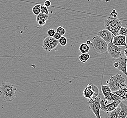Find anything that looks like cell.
<instances>
[{
  "label": "cell",
  "instance_id": "12",
  "mask_svg": "<svg viewBox=\"0 0 127 118\" xmlns=\"http://www.w3.org/2000/svg\"><path fill=\"white\" fill-rule=\"evenodd\" d=\"M114 94L119 96L122 99V100L127 101V85L124 83L120 87V90L114 92Z\"/></svg>",
  "mask_w": 127,
  "mask_h": 118
},
{
  "label": "cell",
  "instance_id": "25",
  "mask_svg": "<svg viewBox=\"0 0 127 118\" xmlns=\"http://www.w3.org/2000/svg\"><path fill=\"white\" fill-rule=\"evenodd\" d=\"M57 32L60 34L62 36H63L66 33V30L62 26H59L57 29Z\"/></svg>",
  "mask_w": 127,
  "mask_h": 118
},
{
  "label": "cell",
  "instance_id": "9",
  "mask_svg": "<svg viewBox=\"0 0 127 118\" xmlns=\"http://www.w3.org/2000/svg\"><path fill=\"white\" fill-rule=\"evenodd\" d=\"M115 61L118 62L119 63V66L117 69L124 74L127 77V58L126 57H121Z\"/></svg>",
  "mask_w": 127,
  "mask_h": 118
},
{
  "label": "cell",
  "instance_id": "19",
  "mask_svg": "<svg viewBox=\"0 0 127 118\" xmlns=\"http://www.w3.org/2000/svg\"><path fill=\"white\" fill-rule=\"evenodd\" d=\"M89 45L87 43H82L79 47V50L82 54L88 53L90 51Z\"/></svg>",
  "mask_w": 127,
  "mask_h": 118
},
{
  "label": "cell",
  "instance_id": "17",
  "mask_svg": "<svg viewBox=\"0 0 127 118\" xmlns=\"http://www.w3.org/2000/svg\"><path fill=\"white\" fill-rule=\"evenodd\" d=\"M104 27L105 28L111 32L114 36H117L119 35V32L116 30V29L114 28L111 25H110L106 20L104 21Z\"/></svg>",
  "mask_w": 127,
  "mask_h": 118
},
{
  "label": "cell",
  "instance_id": "32",
  "mask_svg": "<svg viewBox=\"0 0 127 118\" xmlns=\"http://www.w3.org/2000/svg\"><path fill=\"white\" fill-rule=\"evenodd\" d=\"M87 44H88V45H90V44H92V41H91V40H88V41H87Z\"/></svg>",
  "mask_w": 127,
  "mask_h": 118
},
{
  "label": "cell",
  "instance_id": "13",
  "mask_svg": "<svg viewBox=\"0 0 127 118\" xmlns=\"http://www.w3.org/2000/svg\"><path fill=\"white\" fill-rule=\"evenodd\" d=\"M110 25L116 29L119 32L120 29L122 27V23L121 21L117 18L110 17L105 20Z\"/></svg>",
  "mask_w": 127,
  "mask_h": 118
},
{
  "label": "cell",
  "instance_id": "30",
  "mask_svg": "<svg viewBox=\"0 0 127 118\" xmlns=\"http://www.w3.org/2000/svg\"><path fill=\"white\" fill-rule=\"evenodd\" d=\"M44 5H45L47 7H49L51 5V1L49 0H46L44 3Z\"/></svg>",
  "mask_w": 127,
  "mask_h": 118
},
{
  "label": "cell",
  "instance_id": "34",
  "mask_svg": "<svg viewBox=\"0 0 127 118\" xmlns=\"http://www.w3.org/2000/svg\"><path fill=\"white\" fill-rule=\"evenodd\" d=\"M95 1H99V0H95Z\"/></svg>",
  "mask_w": 127,
  "mask_h": 118
},
{
  "label": "cell",
  "instance_id": "3",
  "mask_svg": "<svg viewBox=\"0 0 127 118\" xmlns=\"http://www.w3.org/2000/svg\"><path fill=\"white\" fill-rule=\"evenodd\" d=\"M125 81L126 80L122 76V74H117L111 76L109 80L106 82L108 84L112 92H114L120 90L121 85L125 83Z\"/></svg>",
  "mask_w": 127,
  "mask_h": 118
},
{
  "label": "cell",
  "instance_id": "4",
  "mask_svg": "<svg viewBox=\"0 0 127 118\" xmlns=\"http://www.w3.org/2000/svg\"><path fill=\"white\" fill-rule=\"evenodd\" d=\"M104 99V96L103 94L99 92V95L96 98L90 100L87 102L89 104V107L96 118H101L99 113V111L101 110L100 101Z\"/></svg>",
  "mask_w": 127,
  "mask_h": 118
},
{
  "label": "cell",
  "instance_id": "21",
  "mask_svg": "<svg viewBox=\"0 0 127 118\" xmlns=\"http://www.w3.org/2000/svg\"><path fill=\"white\" fill-rule=\"evenodd\" d=\"M90 58V55L87 53L82 54L79 56V59L80 61L82 63L87 62Z\"/></svg>",
  "mask_w": 127,
  "mask_h": 118
},
{
  "label": "cell",
  "instance_id": "35",
  "mask_svg": "<svg viewBox=\"0 0 127 118\" xmlns=\"http://www.w3.org/2000/svg\"></svg>",
  "mask_w": 127,
  "mask_h": 118
},
{
  "label": "cell",
  "instance_id": "8",
  "mask_svg": "<svg viewBox=\"0 0 127 118\" xmlns=\"http://www.w3.org/2000/svg\"><path fill=\"white\" fill-rule=\"evenodd\" d=\"M122 100H114V101L108 105H106V103L108 102V100L105 99V98L102 100L100 101V107L101 110L104 111L105 113H108L109 112L112 111L117 108Z\"/></svg>",
  "mask_w": 127,
  "mask_h": 118
},
{
  "label": "cell",
  "instance_id": "24",
  "mask_svg": "<svg viewBox=\"0 0 127 118\" xmlns=\"http://www.w3.org/2000/svg\"><path fill=\"white\" fill-rule=\"evenodd\" d=\"M119 35L122 36H127V29L125 27H122L119 31Z\"/></svg>",
  "mask_w": 127,
  "mask_h": 118
},
{
  "label": "cell",
  "instance_id": "22",
  "mask_svg": "<svg viewBox=\"0 0 127 118\" xmlns=\"http://www.w3.org/2000/svg\"><path fill=\"white\" fill-rule=\"evenodd\" d=\"M41 6L40 4H37L33 6L32 8V12L34 15L37 16L40 14Z\"/></svg>",
  "mask_w": 127,
  "mask_h": 118
},
{
  "label": "cell",
  "instance_id": "5",
  "mask_svg": "<svg viewBox=\"0 0 127 118\" xmlns=\"http://www.w3.org/2000/svg\"><path fill=\"white\" fill-rule=\"evenodd\" d=\"M99 94V90L96 86L89 84L87 87L84 89L82 95L84 98L90 100L96 98Z\"/></svg>",
  "mask_w": 127,
  "mask_h": 118
},
{
  "label": "cell",
  "instance_id": "10",
  "mask_svg": "<svg viewBox=\"0 0 127 118\" xmlns=\"http://www.w3.org/2000/svg\"><path fill=\"white\" fill-rule=\"evenodd\" d=\"M97 36L103 39L108 44L112 41L113 35L109 31L105 29L99 31L97 34Z\"/></svg>",
  "mask_w": 127,
  "mask_h": 118
},
{
  "label": "cell",
  "instance_id": "14",
  "mask_svg": "<svg viewBox=\"0 0 127 118\" xmlns=\"http://www.w3.org/2000/svg\"><path fill=\"white\" fill-rule=\"evenodd\" d=\"M48 14L40 13L39 15L37 16L36 22L38 25L41 26H44L46 21L48 20Z\"/></svg>",
  "mask_w": 127,
  "mask_h": 118
},
{
  "label": "cell",
  "instance_id": "6",
  "mask_svg": "<svg viewBox=\"0 0 127 118\" xmlns=\"http://www.w3.org/2000/svg\"><path fill=\"white\" fill-rule=\"evenodd\" d=\"M108 53L110 57L113 58L117 59L122 57L123 54V51L121 48L119 46H116L111 41L108 44Z\"/></svg>",
  "mask_w": 127,
  "mask_h": 118
},
{
  "label": "cell",
  "instance_id": "1",
  "mask_svg": "<svg viewBox=\"0 0 127 118\" xmlns=\"http://www.w3.org/2000/svg\"><path fill=\"white\" fill-rule=\"evenodd\" d=\"M17 89L10 82H4L0 86V96L3 100L10 102L16 96Z\"/></svg>",
  "mask_w": 127,
  "mask_h": 118
},
{
  "label": "cell",
  "instance_id": "26",
  "mask_svg": "<svg viewBox=\"0 0 127 118\" xmlns=\"http://www.w3.org/2000/svg\"><path fill=\"white\" fill-rule=\"evenodd\" d=\"M41 13L44 14H48L49 11L48 8L44 5H41Z\"/></svg>",
  "mask_w": 127,
  "mask_h": 118
},
{
  "label": "cell",
  "instance_id": "7",
  "mask_svg": "<svg viewBox=\"0 0 127 118\" xmlns=\"http://www.w3.org/2000/svg\"><path fill=\"white\" fill-rule=\"evenodd\" d=\"M59 44V40L54 37L48 36L43 40L42 48L46 52H50L55 49Z\"/></svg>",
  "mask_w": 127,
  "mask_h": 118
},
{
  "label": "cell",
  "instance_id": "33",
  "mask_svg": "<svg viewBox=\"0 0 127 118\" xmlns=\"http://www.w3.org/2000/svg\"><path fill=\"white\" fill-rule=\"evenodd\" d=\"M105 0L106 2H109V1L110 0Z\"/></svg>",
  "mask_w": 127,
  "mask_h": 118
},
{
  "label": "cell",
  "instance_id": "20",
  "mask_svg": "<svg viewBox=\"0 0 127 118\" xmlns=\"http://www.w3.org/2000/svg\"><path fill=\"white\" fill-rule=\"evenodd\" d=\"M105 99L109 101V100H122V99L119 96L114 94V93L111 92L107 96L104 97Z\"/></svg>",
  "mask_w": 127,
  "mask_h": 118
},
{
  "label": "cell",
  "instance_id": "16",
  "mask_svg": "<svg viewBox=\"0 0 127 118\" xmlns=\"http://www.w3.org/2000/svg\"><path fill=\"white\" fill-rule=\"evenodd\" d=\"M121 111V107H118L114 110L107 113L108 118H118L120 112Z\"/></svg>",
  "mask_w": 127,
  "mask_h": 118
},
{
  "label": "cell",
  "instance_id": "23",
  "mask_svg": "<svg viewBox=\"0 0 127 118\" xmlns=\"http://www.w3.org/2000/svg\"><path fill=\"white\" fill-rule=\"evenodd\" d=\"M59 44L61 46H65L67 43V39L65 36H62L59 40Z\"/></svg>",
  "mask_w": 127,
  "mask_h": 118
},
{
  "label": "cell",
  "instance_id": "31",
  "mask_svg": "<svg viewBox=\"0 0 127 118\" xmlns=\"http://www.w3.org/2000/svg\"><path fill=\"white\" fill-rule=\"evenodd\" d=\"M124 53L125 54V57L127 58V48L125 49L124 51Z\"/></svg>",
  "mask_w": 127,
  "mask_h": 118
},
{
  "label": "cell",
  "instance_id": "15",
  "mask_svg": "<svg viewBox=\"0 0 127 118\" xmlns=\"http://www.w3.org/2000/svg\"><path fill=\"white\" fill-rule=\"evenodd\" d=\"M121 111L120 112L118 118H126L127 117V105L122 101L120 104Z\"/></svg>",
  "mask_w": 127,
  "mask_h": 118
},
{
  "label": "cell",
  "instance_id": "27",
  "mask_svg": "<svg viewBox=\"0 0 127 118\" xmlns=\"http://www.w3.org/2000/svg\"><path fill=\"white\" fill-rule=\"evenodd\" d=\"M56 33V31L53 29H50L48 30L47 32V34L48 36L54 37L55 34Z\"/></svg>",
  "mask_w": 127,
  "mask_h": 118
},
{
  "label": "cell",
  "instance_id": "2",
  "mask_svg": "<svg viewBox=\"0 0 127 118\" xmlns=\"http://www.w3.org/2000/svg\"><path fill=\"white\" fill-rule=\"evenodd\" d=\"M91 46L94 51L99 54H103L108 50V43L98 36L92 38Z\"/></svg>",
  "mask_w": 127,
  "mask_h": 118
},
{
  "label": "cell",
  "instance_id": "29",
  "mask_svg": "<svg viewBox=\"0 0 127 118\" xmlns=\"http://www.w3.org/2000/svg\"><path fill=\"white\" fill-rule=\"evenodd\" d=\"M61 34L57 32H56V33L55 34L54 36V39H55L57 40H59L61 38V37H62Z\"/></svg>",
  "mask_w": 127,
  "mask_h": 118
},
{
  "label": "cell",
  "instance_id": "28",
  "mask_svg": "<svg viewBox=\"0 0 127 118\" xmlns=\"http://www.w3.org/2000/svg\"><path fill=\"white\" fill-rule=\"evenodd\" d=\"M118 15V13L116 10H113L110 13V16L111 17L113 18H117Z\"/></svg>",
  "mask_w": 127,
  "mask_h": 118
},
{
  "label": "cell",
  "instance_id": "11",
  "mask_svg": "<svg viewBox=\"0 0 127 118\" xmlns=\"http://www.w3.org/2000/svg\"><path fill=\"white\" fill-rule=\"evenodd\" d=\"M112 41H113V44L116 46H119V47L124 46L127 48L126 36H122L120 35L114 36L113 35Z\"/></svg>",
  "mask_w": 127,
  "mask_h": 118
},
{
  "label": "cell",
  "instance_id": "18",
  "mask_svg": "<svg viewBox=\"0 0 127 118\" xmlns=\"http://www.w3.org/2000/svg\"><path fill=\"white\" fill-rule=\"evenodd\" d=\"M102 93L103 94L104 97L109 95L110 93L112 92V90L110 89L109 85H102L101 87Z\"/></svg>",
  "mask_w": 127,
  "mask_h": 118
}]
</instances>
